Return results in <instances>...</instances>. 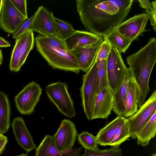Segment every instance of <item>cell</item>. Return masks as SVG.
Here are the masks:
<instances>
[{
	"label": "cell",
	"mask_w": 156,
	"mask_h": 156,
	"mask_svg": "<svg viewBox=\"0 0 156 156\" xmlns=\"http://www.w3.org/2000/svg\"><path fill=\"white\" fill-rule=\"evenodd\" d=\"M132 0H77V11L86 31L103 37L129 12Z\"/></svg>",
	"instance_id": "obj_1"
},
{
	"label": "cell",
	"mask_w": 156,
	"mask_h": 156,
	"mask_svg": "<svg viewBox=\"0 0 156 156\" xmlns=\"http://www.w3.org/2000/svg\"><path fill=\"white\" fill-rule=\"evenodd\" d=\"M126 61L137 84L138 106L140 108L146 101L150 90L149 80L156 62V37L150 38L137 51L128 56Z\"/></svg>",
	"instance_id": "obj_2"
},
{
	"label": "cell",
	"mask_w": 156,
	"mask_h": 156,
	"mask_svg": "<svg viewBox=\"0 0 156 156\" xmlns=\"http://www.w3.org/2000/svg\"><path fill=\"white\" fill-rule=\"evenodd\" d=\"M34 40L37 50L53 69L71 71L77 74L80 72V66L71 52L51 45L41 35L37 36Z\"/></svg>",
	"instance_id": "obj_3"
},
{
	"label": "cell",
	"mask_w": 156,
	"mask_h": 156,
	"mask_svg": "<svg viewBox=\"0 0 156 156\" xmlns=\"http://www.w3.org/2000/svg\"><path fill=\"white\" fill-rule=\"evenodd\" d=\"M68 87L66 83L58 81L48 85L45 89L49 99L59 112L66 117L72 118L75 116L76 112Z\"/></svg>",
	"instance_id": "obj_4"
},
{
	"label": "cell",
	"mask_w": 156,
	"mask_h": 156,
	"mask_svg": "<svg viewBox=\"0 0 156 156\" xmlns=\"http://www.w3.org/2000/svg\"><path fill=\"white\" fill-rule=\"evenodd\" d=\"M97 68L95 61L83 76L80 88V96L83 112L89 120H92L96 99Z\"/></svg>",
	"instance_id": "obj_5"
},
{
	"label": "cell",
	"mask_w": 156,
	"mask_h": 156,
	"mask_svg": "<svg viewBox=\"0 0 156 156\" xmlns=\"http://www.w3.org/2000/svg\"><path fill=\"white\" fill-rule=\"evenodd\" d=\"M42 92L41 87L36 82L32 81L27 85L14 98L19 112L24 115L32 114L39 101Z\"/></svg>",
	"instance_id": "obj_6"
},
{
	"label": "cell",
	"mask_w": 156,
	"mask_h": 156,
	"mask_svg": "<svg viewBox=\"0 0 156 156\" xmlns=\"http://www.w3.org/2000/svg\"><path fill=\"white\" fill-rule=\"evenodd\" d=\"M106 66L109 86L114 93L122 82L128 68L121 53L113 47L106 59Z\"/></svg>",
	"instance_id": "obj_7"
},
{
	"label": "cell",
	"mask_w": 156,
	"mask_h": 156,
	"mask_svg": "<svg viewBox=\"0 0 156 156\" xmlns=\"http://www.w3.org/2000/svg\"><path fill=\"white\" fill-rule=\"evenodd\" d=\"M156 111V91L155 90L149 98L132 116L126 118L130 137L136 139L137 134L145 123Z\"/></svg>",
	"instance_id": "obj_8"
},
{
	"label": "cell",
	"mask_w": 156,
	"mask_h": 156,
	"mask_svg": "<svg viewBox=\"0 0 156 156\" xmlns=\"http://www.w3.org/2000/svg\"><path fill=\"white\" fill-rule=\"evenodd\" d=\"M0 14V28L13 34L27 19L16 9L11 0H2Z\"/></svg>",
	"instance_id": "obj_9"
},
{
	"label": "cell",
	"mask_w": 156,
	"mask_h": 156,
	"mask_svg": "<svg viewBox=\"0 0 156 156\" xmlns=\"http://www.w3.org/2000/svg\"><path fill=\"white\" fill-rule=\"evenodd\" d=\"M78 134L73 122L68 119L62 120L57 131L52 136L57 149L60 151L72 149Z\"/></svg>",
	"instance_id": "obj_10"
},
{
	"label": "cell",
	"mask_w": 156,
	"mask_h": 156,
	"mask_svg": "<svg viewBox=\"0 0 156 156\" xmlns=\"http://www.w3.org/2000/svg\"><path fill=\"white\" fill-rule=\"evenodd\" d=\"M32 30L46 37L57 34L53 13L43 5L40 6L34 13Z\"/></svg>",
	"instance_id": "obj_11"
},
{
	"label": "cell",
	"mask_w": 156,
	"mask_h": 156,
	"mask_svg": "<svg viewBox=\"0 0 156 156\" xmlns=\"http://www.w3.org/2000/svg\"><path fill=\"white\" fill-rule=\"evenodd\" d=\"M148 20L145 13L135 15L121 23L117 29L122 35L133 41L146 31L145 27Z\"/></svg>",
	"instance_id": "obj_12"
},
{
	"label": "cell",
	"mask_w": 156,
	"mask_h": 156,
	"mask_svg": "<svg viewBox=\"0 0 156 156\" xmlns=\"http://www.w3.org/2000/svg\"><path fill=\"white\" fill-rule=\"evenodd\" d=\"M101 37L95 42L82 46L70 52L74 55L80 66V70L86 73L95 61L99 48L104 41Z\"/></svg>",
	"instance_id": "obj_13"
},
{
	"label": "cell",
	"mask_w": 156,
	"mask_h": 156,
	"mask_svg": "<svg viewBox=\"0 0 156 156\" xmlns=\"http://www.w3.org/2000/svg\"><path fill=\"white\" fill-rule=\"evenodd\" d=\"M114 94L113 92L108 87L96 95L92 120L108 118L113 108Z\"/></svg>",
	"instance_id": "obj_14"
},
{
	"label": "cell",
	"mask_w": 156,
	"mask_h": 156,
	"mask_svg": "<svg viewBox=\"0 0 156 156\" xmlns=\"http://www.w3.org/2000/svg\"><path fill=\"white\" fill-rule=\"evenodd\" d=\"M83 148L81 146L59 151L55 147L52 136L47 134L36 148L35 156H78Z\"/></svg>",
	"instance_id": "obj_15"
},
{
	"label": "cell",
	"mask_w": 156,
	"mask_h": 156,
	"mask_svg": "<svg viewBox=\"0 0 156 156\" xmlns=\"http://www.w3.org/2000/svg\"><path fill=\"white\" fill-rule=\"evenodd\" d=\"M12 126L15 139L21 147L27 153L36 148L32 136L22 117L15 118L13 120Z\"/></svg>",
	"instance_id": "obj_16"
},
{
	"label": "cell",
	"mask_w": 156,
	"mask_h": 156,
	"mask_svg": "<svg viewBox=\"0 0 156 156\" xmlns=\"http://www.w3.org/2000/svg\"><path fill=\"white\" fill-rule=\"evenodd\" d=\"M126 120L125 117L118 116L101 129L95 136L98 144L104 146L109 145Z\"/></svg>",
	"instance_id": "obj_17"
},
{
	"label": "cell",
	"mask_w": 156,
	"mask_h": 156,
	"mask_svg": "<svg viewBox=\"0 0 156 156\" xmlns=\"http://www.w3.org/2000/svg\"><path fill=\"white\" fill-rule=\"evenodd\" d=\"M101 37L86 31L76 30L64 40L67 50L70 52L80 47L95 42Z\"/></svg>",
	"instance_id": "obj_18"
},
{
	"label": "cell",
	"mask_w": 156,
	"mask_h": 156,
	"mask_svg": "<svg viewBox=\"0 0 156 156\" xmlns=\"http://www.w3.org/2000/svg\"><path fill=\"white\" fill-rule=\"evenodd\" d=\"M133 74L128 68L121 84L114 94V106L112 109L118 116L124 117L125 112V101L128 82Z\"/></svg>",
	"instance_id": "obj_19"
},
{
	"label": "cell",
	"mask_w": 156,
	"mask_h": 156,
	"mask_svg": "<svg viewBox=\"0 0 156 156\" xmlns=\"http://www.w3.org/2000/svg\"><path fill=\"white\" fill-rule=\"evenodd\" d=\"M138 91L137 83L133 76L129 80L126 94L124 117L132 116L138 110Z\"/></svg>",
	"instance_id": "obj_20"
},
{
	"label": "cell",
	"mask_w": 156,
	"mask_h": 156,
	"mask_svg": "<svg viewBox=\"0 0 156 156\" xmlns=\"http://www.w3.org/2000/svg\"><path fill=\"white\" fill-rule=\"evenodd\" d=\"M156 133V111L137 133L136 139L138 144L143 146H147L150 140L154 137Z\"/></svg>",
	"instance_id": "obj_21"
},
{
	"label": "cell",
	"mask_w": 156,
	"mask_h": 156,
	"mask_svg": "<svg viewBox=\"0 0 156 156\" xmlns=\"http://www.w3.org/2000/svg\"><path fill=\"white\" fill-rule=\"evenodd\" d=\"M112 47L115 48L121 53H125L133 41L131 40L121 34L117 30L114 29L103 37Z\"/></svg>",
	"instance_id": "obj_22"
},
{
	"label": "cell",
	"mask_w": 156,
	"mask_h": 156,
	"mask_svg": "<svg viewBox=\"0 0 156 156\" xmlns=\"http://www.w3.org/2000/svg\"><path fill=\"white\" fill-rule=\"evenodd\" d=\"M11 109L8 96L0 91V133H6L10 124Z\"/></svg>",
	"instance_id": "obj_23"
},
{
	"label": "cell",
	"mask_w": 156,
	"mask_h": 156,
	"mask_svg": "<svg viewBox=\"0 0 156 156\" xmlns=\"http://www.w3.org/2000/svg\"><path fill=\"white\" fill-rule=\"evenodd\" d=\"M97 68L96 95L105 88L109 87L108 83L106 59L95 61Z\"/></svg>",
	"instance_id": "obj_24"
},
{
	"label": "cell",
	"mask_w": 156,
	"mask_h": 156,
	"mask_svg": "<svg viewBox=\"0 0 156 156\" xmlns=\"http://www.w3.org/2000/svg\"><path fill=\"white\" fill-rule=\"evenodd\" d=\"M33 31L30 30L23 35L20 58V67L25 62L27 56L33 49L34 44Z\"/></svg>",
	"instance_id": "obj_25"
},
{
	"label": "cell",
	"mask_w": 156,
	"mask_h": 156,
	"mask_svg": "<svg viewBox=\"0 0 156 156\" xmlns=\"http://www.w3.org/2000/svg\"><path fill=\"white\" fill-rule=\"evenodd\" d=\"M78 143L83 148L93 151L99 149L96 136L87 131L82 132L77 136Z\"/></svg>",
	"instance_id": "obj_26"
},
{
	"label": "cell",
	"mask_w": 156,
	"mask_h": 156,
	"mask_svg": "<svg viewBox=\"0 0 156 156\" xmlns=\"http://www.w3.org/2000/svg\"><path fill=\"white\" fill-rule=\"evenodd\" d=\"M54 19L56 29V35L61 39L64 40L75 31L71 24L54 16Z\"/></svg>",
	"instance_id": "obj_27"
},
{
	"label": "cell",
	"mask_w": 156,
	"mask_h": 156,
	"mask_svg": "<svg viewBox=\"0 0 156 156\" xmlns=\"http://www.w3.org/2000/svg\"><path fill=\"white\" fill-rule=\"evenodd\" d=\"M23 38V35L16 39L9 64V69L11 71L18 72L21 68L20 66V58Z\"/></svg>",
	"instance_id": "obj_28"
},
{
	"label": "cell",
	"mask_w": 156,
	"mask_h": 156,
	"mask_svg": "<svg viewBox=\"0 0 156 156\" xmlns=\"http://www.w3.org/2000/svg\"><path fill=\"white\" fill-rule=\"evenodd\" d=\"M140 5L146 9V15L150 20L153 29L156 31V2L155 0L150 1L148 0H138Z\"/></svg>",
	"instance_id": "obj_29"
},
{
	"label": "cell",
	"mask_w": 156,
	"mask_h": 156,
	"mask_svg": "<svg viewBox=\"0 0 156 156\" xmlns=\"http://www.w3.org/2000/svg\"><path fill=\"white\" fill-rule=\"evenodd\" d=\"M130 136L128 123L126 121L118 131L109 145L111 147H119Z\"/></svg>",
	"instance_id": "obj_30"
},
{
	"label": "cell",
	"mask_w": 156,
	"mask_h": 156,
	"mask_svg": "<svg viewBox=\"0 0 156 156\" xmlns=\"http://www.w3.org/2000/svg\"><path fill=\"white\" fill-rule=\"evenodd\" d=\"M122 150L119 147H111L103 150L99 149L97 151L85 149L84 154H80L78 156H122Z\"/></svg>",
	"instance_id": "obj_31"
},
{
	"label": "cell",
	"mask_w": 156,
	"mask_h": 156,
	"mask_svg": "<svg viewBox=\"0 0 156 156\" xmlns=\"http://www.w3.org/2000/svg\"><path fill=\"white\" fill-rule=\"evenodd\" d=\"M34 17V14L30 18L26 20L18 29L12 34V38L16 40L22 36L30 30H32L33 21Z\"/></svg>",
	"instance_id": "obj_32"
},
{
	"label": "cell",
	"mask_w": 156,
	"mask_h": 156,
	"mask_svg": "<svg viewBox=\"0 0 156 156\" xmlns=\"http://www.w3.org/2000/svg\"><path fill=\"white\" fill-rule=\"evenodd\" d=\"M112 48L111 45L106 41L104 40L99 48L95 61L107 59Z\"/></svg>",
	"instance_id": "obj_33"
},
{
	"label": "cell",
	"mask_w": 156,
	"mask_h": 156,
	"mask_svg": "<svg viewBox=\"0 0 156 156\" xmlns=\"http://www.w3.org/2000/svg\"><path fill=\"white\" fill-rule=\"evenodd\" d=\"M44 37L46 41L51 45L60 49L67 50L64 40L56 34Z\"/></svg>",
	"instance_id": "obj_34"
},
{
	"label": "cell",
	"mask_w": 156,
	"mask_h": 156,
	"mask_svg": "<svg viewBox=\"0 0 156 156\" xmlns=\"http://www.w3.org/2000/svg\"><path fill=\"white\" fill-rule=\"evenodd\" d=\"M18 11L27 19H28L26 0H11Z\"/></svg>",
	"instance_id": "obj_35"
},
{
	"label": "cell",
	"mask_w": 156,
	"mask_h": 156,
	"mask_svg": "<svg viewBox=\"0 0 156 156\" xmlns=\"http://www.w3.org/2000/svg\"><path fill=\"white\" fill-rule=\"evenodd\" d=\"M8 142V138L3 134L0 133V155L3 152Z\"/></svg>",
	"instance_id": "obj_36"
},
{
	"label": "cell",
	"mask_w": 156,
	"mask_h": 156,
	"mask_svg": "<svg viewBox=\"0 0 156 156\" xmlns=\"http://www.w3.org/2000/svg\"><path fill=\"white\" fill-rule=\"evenodd\" d=\"M10 46L11 45L9 42L0 36V47L5 48Z\"/></svg>",
	"instance_id": "obj_37"
},
{
	"label": "cell",
	"mask_w": 156,
	"mask_h": 156,
	"mask_svg": "<svg viewBox=\"0 0 156 156\" xmlns=\"http://www.w3.org/2000/svg\"><path fill=\"white\" fill-rule=\"evenodd\" d=\"M3 56L1 50L0 49V66L2 63Z\"/></svg>",
	"instance_id": "obj_38"
},
{
	"label": "cell",
	"mask_w": 156,
	"mask_h": 156,
	"mask_svg": "<svg viewBox=\"0 0 156 156\" xmlns=\"http://www.w3.org/2000/svg\"><path fill=\"white\" fill-rule=\"evenodd\" d=\"M16 156H27V153H23L20 155H17Z\"/></svg>",
	"instance_id": "obj_39"
},
{
	"label": "cell",
	"mask_w": 156,
	"mask_h": 156,
	"mask_svg": "<svg viewBox=\"0 0 156 156\" xmlns=\"http://www.w3.org/2000/svg\"><path fill=\"white\" fill-rule=\"evenodd\" d=\"M2 0H0V12H1V6H2Z\"/></svg>",
	"instance_id": "obj_40"
},
{
	"label": "cell",
	"mask_w": 156,
	"mask_h": 156,
	"mask_svg": "<svg viewBox=\"0 0 156 156\" xmlns=\"http://www.w3.org/2000/svg\"><path fill=\"white\" fill-rule=\"evenodd\" d=\"M151 156H156V153H153Z\"/></svg>",
	"instance_id": "obj_41"
}]
</instances>
